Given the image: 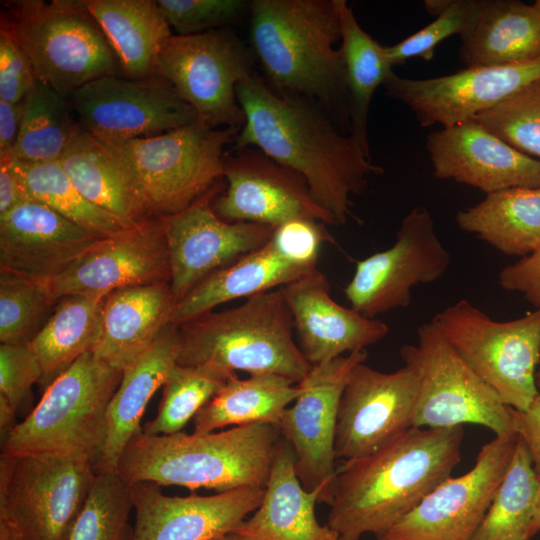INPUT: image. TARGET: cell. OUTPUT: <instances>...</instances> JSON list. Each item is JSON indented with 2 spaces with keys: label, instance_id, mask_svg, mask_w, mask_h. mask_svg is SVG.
<instances>
[{
  "label": "cell",
  "instance_id": "cell-24",
  "mask_svg": "<svg viewBox=\"0 0 540 540\" xmlns=\"http://www.w3.org/2000/svg\"><path fill=\"white\" fill-rule=\"evenodd\" d=\"M101 239L48 206L27 199L0 215V272L47 281Z\"/></svg>",
  "mask_w": 540,
  "mask_h": 540
},
{
  "label": "cell",
  "instance_id": "cell-2",
  "mask_svg": "<svg viewBox=\"0 0 540 540\" xmlns=\"http://www.w3.org/2000/svg\"><path fill=\"white\" fill-rule=\"evenodd\" d=\"M464 431L412 427L398 439L337 469L327 525L340 540L379 538L451 477Z\"/></svg>",
  "mask_w": 540,
  "mask_h": 540
},
{
  "label": "cell",
  "instance_id": "cell-35",
  "mask_svg": "<svg viewBox=\"0 0 540 540\" xmlns=\"http://www.w3.org/2000/svg\"><path fill=\"white\" fill-rule=\"evenodd\" d=\"M105 298L70 295L58 300L53 313L29 342L42 371L45 389L80 357L93 352L100 333Z\"/></svg>",
  "mask_w": 540,
  "mask_h": 540
},
{
  "label": "cell",
  "instance_id": "cell-50",
  "mask_svg": "<svg viewBox=\"0 0 540 540\" xmlns=\"http://www.w3.org/2000/svg\"><path fill=\"white\" fill-rule=\"evenodd\" d=\"M537 394L525 411L510 408L515 434L524 442L533 468L540 474V367L536 373Z\"/></svg>",
  "mask_w": 540,
  "mask_h": 540
},
{
  "label": "cell",
  "instance_id": "cell-5",
  "mask_svg": "<svg viewBox=\"0 0 540 540\" xmlns=\"http://www.w3.org/2000/svg\"><path fill=\"white\" fill-rule=\"evenodd\" d=\"M293 317L280 288L241 305L210 311L178 326L177 364L229 376L275 374L298 384L311 365L293 338Z\"/></svg>",
  "mask_w": 540,
  "mask_h": 540
},
{
  "label": "cell",
  "instance_id": "cell-26",
  "mask_svg": "<svg viewBox=\"0 0 540 540\" xmlns=\"http://www.w3.org/2000/svg\"><path fill=\"white\" fill-rule=\"evenodd\" d=\"M59 162L88 201L128 226L137 227L157 218L129 162L81 126Z\"/></svg>",
  "mask_w": 540,
  "mask_h": 540
},
{
  "label": "cell",
  "instance_id": "cell-46",
  "mask_svg": "<svg viewBox=\"0 0 540 540\" xmlns=\"http://www.w3.org/2000/svg\"><path fill=\"white\" fill-rule=\"evenodd\" d=\"M42 376L39 361L28 343L0 345V395L18 413L31 401L32 386Z\"/></svg>",
  "mask_w": 540,
  "mask_h": 540
},
{
  "label": "cell",
  "instance_id": "cell-22",
  "mask_svg": "<svg viewBox=\"0 0 540 540\" xmlns=\"http://www.w3.org/2000/svg\"><path fill=\"white\" fill-rule=\"evenodd\" d=\"M130 490L133 540H216L232 533L259 507L265 488L179 497L164 495L157 484L140 482Z\"/></svg>",
  "mask_w": 540,
  "mask_h": 540
},
{
  "label": "cell",
  "instance_id": "cell-9",
  "mask_svg": "<svg viewBox=\"0 0 540 540\" xmlns=\"http://www.w3.org/2000/svg\"><path fill=\"white\" fill-rule=\"evenodd\" d=\"M239 130L197 121L156 136L106 143L129 162L152 214L162 218L185 210L224 179L225 147Z\"/></svg>",
  "mask_w": 540,
  "mask_h": 540
},
{
  "label": "cell",
  "instance_id": "cell-8",
  "mask_svg": "<svg viewBox=\"0 0 540 540\" xmlns=\"http://www.w3.org/2000/svg\"><path fill=\"white\" fill-rule=\"evenodd\" d=\"M431 321L505 405L519 411L528 409L538 391L540 309L501 322L461 299Z\"/></svg>",
  "mask_w": 540,
  "mask_h": 540
},
{
  "label": "cell",
  "instance_id": "cell-15",
  "mask_svg": "<svg viewBox=\"0 0 540 540\" xmlns=\"http://www.w3.org/2000/svg\"><path fill=\"white\" fill-rule=\"evenodd\" d=\"M366 358L367 351L360 350L312 366L297 384L299 395L278 426L294 451L301 484L309 491L323 489L329 505L337 476L335 434L341 396L351 370Z\"/></svg>",
  "mask_w": 540,
  "mask_h": 540
},
{
  "label": "cell",
  "instance_id": "cell-37",
  "mask_svg": "<svg viewBox=\"0 0 540 540\" xmlns=\"http://www.w3.org/2000/svg\"><path fill=\"white\" fill-rule=\"evenodd\" d=\"M10 163L27 199L48 206L92 234L109 238L133 228L88 201L67 176L59 161L10 159Z\"/></svg>",
  "mask_w": 540,
  "mask_h": 540
},
{
  "label": "cell",
  "instance_id": "cell-1",
  "mask_svg": "<svg viewBox=\"0 0 540 540\" xmlns=\"http://www.w3.org/2000/svg\"><path fill=\"white\" fill-rule=\"evenodd\" d=\"M245 122L233 149L255 147L306 181L314 201L346 223L351 196L366 190L370 175L384 170L371 162L349 134L338 131L315 101L272 88L254 72L236 87Z\"/></svg>",
  "mask_w": 540,
  "mask_h": 540
},
{
  "label": "cell",
  "instance_id": "cell-45",
  "mask_svg": "<svg viewBox=\"0 0 540 540\" xmlns=\"http://www.w3.org/2000/svg\"><path fill=\"white\" fill-rule=\"evenodd\" d=\"M171 29L192 35L219 29L249 11L244 0H157Z\"/></svg>",
  "mask_w": 540,
  "mask_h": 540
},
{
  "label": "cell",
  "instance_id": "cell-49",
  "mask_svg": "<svg viewBox=\"0 0 540 540\" xmlns=\"http://www.w3.org/2000/svg\"><path fill=\"white\" fill-rule=\"evenodd\" d=\"M500 286L521 293L535 309H540V246L531 254L499 273Z\"/></svg>",
  "mask_w": 540,
  "mask_h": 540
},
{
  "label": "cell",
  "instance_id": "cell-11",
  "mask_svg": "<svg viewBox=\"0 0 540 540\" xmlns=\"http://www.w3.org/2000/svg\"><path fill=\"white\" fill-rule=\"evenodd\" d=\"M83 458L0 457V518L23 540H66L96 477Z\"/></svg>",
  "mask_w": 540,
  "mask_h": 540
},
{
  "label": "cell",
  "instance_id": "cell-14",
  "mask_svg": "<svg viewBox=\"0 0 540 540\" xmlns=\"http://www.w3.org/2000/svg\"><path fill=\"white\" fill-rule=\"evenodd\" d=\"M78 123L108 143L156 136L198 121L194 109L165 78L105 76L69 97Z\"/></svg>",
  "mask_w": 540,
  "mask_h": 540
},
{
  "label": "cell",
  "instance_id": "cell-51",
  "mask_svg": "<svg viewBox=\"0 0 540 540\" xmlns=\"http://www.w3.org/2000/svg\"><path fill=\"white\" fill-rule=\"evenodd\" d=\"M23 114V101L0 100V159L9 158L17 141Z\"/></svg>",
  "mask_w": 540,
  "mask_h": 540
},
{
  "label": "cell",
  "instance_id": "cell-55",
  "mask_svg": "<svg viewBox=\"0 0 540 540\" xmlns=\"http://www.w3.org/2000/svg\"><path fill=\"white\" fill-rule=\"evenodd\" d=\"M0 540H23L17 529L6 519L0 518Z\"/></svg>",
  "mask_w": 540,
  "mask_h": 540
},
{
  "label": "cell",
  "instance_id": "cell-57",
  "mask_svg": "<svg viewBox=\"0 0 540 540\" xmlns=\"http://www.w3.org/2000/svg\"><path fill=\"white\" fill-rule=\"evenodd\" d=\"M533 5L540 12V0L535 1Z\"/></svg>",
  "mask_w": 540,
  "mask_h": 540
},
{
  "label": "cell",
  "instance_id": "cell-21",
  "mask_svg": "<svg viewBox=\"0 0 540 540\" xmlns=\"http://www.w3.org/2000/svg\"><path fill=\"white\" fill-rule=\"evenodd\" d=\"M170 265L161 218L101 239L63 272L47 280L53 298H106L134 286L169 282Z\"/></svg>",
  "mask_w": 540,
  "mask_h": 540
},
{
  "label": "cell",
  "instance_id": "cell-44",
  "mask_svg": "<svg viewBox=\"0 0 540 540\" xmlns=\"http://www.w3.org/2000/svg\"><path fill=\"white\" fill-rule=\"evenodd\" d=\"M480 0H448L446 7L430 24L404 40L385 46V54L394 65L419 57L429 61L435 47L452 35H461L472 21Z\"/></svg>",
  "mask_w": 540,
  "mask_h": 540
},
{
  "label": "cell",
  "instance_id": "cell-27",
  "mask_svg": "<svg viewBox=\"0 0 540 540\" xmlns=\"http://www.w3.org/2000/svg\"><path fill=\"white\" fill-rule=\"evenodd\" d=\"M176 301L169 282L116 290L106 298L93 354L123 372L172 323Z\"/></svg>",
  "mask_w": 540,
  "mask_h": 540
},
{
  "label": "cell",
  "instance_id": "cell-18",
  "mask_svg": "<svg viewBox=\"0 0 540 540\" xmlns=\"http://www.w3.org/2000/svg\"><path fill=\"white\" fill-rule=\"evenodd\" d=\"M222 187L220 181L185 210L161 218L176 303L207 276L261 248L272 237L271 226L221 219L213 200Z\"/></svg>",
  "mask_w": 540,
  "mask_h": 540
},
{
  "label": "cell",
  "instance_id": "cell-36",
  "mask_svg": "<svg viewBox=\"0 0 540 540\" xmlns=\"http://www.w3.org/2000/svg\"><path fill=\"white\" fill-rule=\"evenodd\" d=\"M348 97L349 135L370 158L368 117L372 97L394 72L380 45L359 25L351 7H341V46Z\"/></svg>",
  "mask_w": 540,
  "mask_h": 540
},
{
  "label": "cell",
  "instance_id": "cell-52",
  "mask_svg": "<svg viewBox=\"0 0 540 540\" xmlns=\"http://www.w3.org/2000/svg\"><path fill=\"white\" fill-rule=\"evenodd\" d=\"M27 200L11 167L10 159H0V215Z\"/></svg>",
  "mask_w": 540,
  "mask_h": 540
},
{
  "label": "cell",
  "instance_id": "cell-7",
  "mask_svg": "<svg viewBox=\"0 0 540 540\" xmlns=\"http://www.w3.org/2000/svg\"><path fill=\"white\" fill-rule=\"evenodd\" d=\"M121 378V371L86 353L45 389L36 407L1 443V455L65 456L94 465Z\"/></svg>",
  "mask_w": 540,
  "mask_h": 540
},
{
  "label": "cell",
  "instance_id": "cell-13",
  "mask_svg": "<svg viewBox=\"0 0 540 540\" xmlns=\"http://www.w3.org/2000/svg\"><path fill=\"white\" fill-rule=\"evenodd\" d=\"M450 261L431 214L425 207H415L403 218L390 248L356 262L345 296L350 308L376 318L409 306L411 289L438 280Z\"/></svg>",
  "mask_w": 540,
  "mask_h": 540
},
{
  "label": "cell",
  "instance_id": "cell-23",
  "mask_svg": "<svg viewBox=\"0 0 540 540\" xmlns=\"http://www.w3.org/2000/svg\"><path fill=\"white\" fill-rule=\"evenodd\" d=\"M426 149L438 179L486 194L540 188V160L516 150L473 119L430 133Z\"/></svg>",
  "mask_w": 540,
  "mask_h": 540
},
{
  "label": "cell",
  "instance_id": "cell-12",
  "mask_svg": "<svg viewBox=\"0 0 540 540\" xmlns=\"http://www.w3.org/2000/svg\"><path fill=\"white\" fill-rule=\"evenodd\" d=\"M254 60L251 47L233 31L219 28L172 35L158 57L156 74L173 85L199 122L241 129L245 115L236 87L254 72Z\"/></svg>",
  "mask_w": 540,
  "mask_h": 540
},
{
  "label": "cell",
  "instance_id": "cell-17",
  "mask_svg": "<svg viewBox=\"0 0 540 540\" xmlns=\"http://www.w3.org/2000/svg\"><path fill=\"white\" fill-rule=\"evenodd\" d=\"M420 390L417 373L404 365L394 372L356 364L344 387L335 434L336 459L367 456L413 427Z\"/></svg>",
  "mask_w": 540,
  "mask_h": 540
},
{
  "label": "cell",
  "instance_id": "cell-30",
  "mask_svg": "<svg viewBox=\"0 0 540 540\" xmlns=\"http://www.w3.org/2000/svg\"><path fill=\"white\" fill-rule=\"evenodd\" d=\"M466 67L497 66L540 59V12L516 0H480L460 35Z\"/></svg>",
  "mask_w": 540,
  "mask_h": 540
},
{
  "label": "cell",
  "instance_id": "cell-41",
  "mask_svg": "<svg viewBox=\"0 0 540 540\" xmlns=\"http://www.w3.org/2000/svg\"><path fill=\"white\" fill-rule=\"evenodd\" d=\"M130 486L115 470L96 474L66 540H133Z\"/></svg>",
  "mask_w": 540,
  "mask_h": 540
},
{
  "label": "cell",
  "instance_id": "cell-47",
  "mask_svg": "<svg viewBox=\"0 0 540 540\" xmlns=\"http://www.w3.org/2000/svg\"><path fill=\"white\" fill-rule=\"evenodd\" d=\"M324 225L311 219H292L275 227L271 239L290 260L315 268L322 244L335 242Z\"/></svg>",
  "mask_w": 540,
  "mask_h": 540
},
{
  "label": "cell",
  "instance_id": "cell-32",
  "mask_svg": "<svg viewBox=\"0 0 540 540\" xmlns=\"http://www.w3.org/2000/svg\"><path fill=\"white\" fill-rule=\"evenodd\" d=\"M111 45L122 76H156L158 57L172 37L171 27L155 0H85Z\"/></svg>",
  "mask_w": 540,
  "mask_h": 540
},
{
  "label": "cell",
  "instance_id": "cell-25",
  "mask_svg": "<svg viewBox=\"0 0 540 540\" xmlns=\"http://www.w3.org/2000/svg\"><path fill=\"white\" fill-rule=\"evenodd\" d=\"M280 289L293 317L299 347L311 366L365 350L389 331L383 321L336 303L326 275L318 268Z\"/></svg>",
  "mask_w": 540,
  "mask_h": 540
},
{
  "label": "cell",
  "instance_id": "cell-29",
  "mask_svg": "<svg viewBox=\"0 0 540 540\" xmlns=\"http://www.w3.org/2000/svg\"><path fill=\"white\" fill-rule=\"evenodd\" d=\"M179 330L169 324L154 344L122 372L107 410L106 436L94 464L98 473L116 469L130 440L142 431L144 410L177 364Z\"/></svg>",
  "mask_w": 540,
  "mask_h": 540
},
{
  "label": "cell",
  "instance_id": "cell-10",
  "mask_svg": "<svg viewBox=\"0 0 540 540\" xmlns=\"http://www.w3.org/2000/svg\"><path fill=\"white\" fill-rule=\"evenodd\" d=\"M417 336V344L400 348L404 365L420 381L413 427L478 424L495 436L516 435L511 407L463 360L433 322L421 324Z\"/></svg>",
  "mask_w": 540,
  "mask_h": 540
},
{
  "label": "cell",
  "instance_id": "cell-38",
  "mask_svg": "<svg viewBox=\"0 0 540 540\" xmlns=\"http://www.w3.org/2000/svg\"><path fill=\"white\" fill-rule=\"evenodd\" d=\"M69 98L36 79L23 99V114L10 159L59 161L80 124L72 115Z\"/></svg>",
  "mask_w": 540,
  "mask_h": 540
},
{
  "label": "cell",
  "instance_id": "cell-3",
  "mask_svg": "<svg viewBox=\"0 0 540 540\" xmlns=\"http://www.w3.org/2000/svg\"><path fill=\"white\" fill-rule=\"evenodd\" d=\"M343 0H253L251 49L270 86L348 121L341 41Z\"/></svg>",
  "mask_w": 540,
  "mask_h": 540
},
{
  "label": "cell",
  "instance_id": "cell-28",
  "mask_svg": "<svg viewBox=\"0 0 540 540\" xmlns=\"http://www.w3.org/2000/svg\"><path fill=\"white\" fill-rule=\"evenodd\" d=\"M317 503H326L323 489L303 487L294 451L282 437L259 507L232 533L246 540H340L328 525L318 522Z\"/></svg>",
  "mask_w": 540,
  "mask_h": 540
},
{
  "label": "cell",
  "instance_id": "cell-48",
  "mask_svg": "<svg viewBox=\"0 0 540 540\" xmlns=\"http://www.w3.org/2000/svg\"><path fill=\"white\" fill-rule=\"evenodd\" d=\"M36 79L33 66L21 47L0 34V100L22 102Z\"/></svg>",
  "mask_w": 540,
  "mask_h": 540
},
{
  "label": "cell",
  "instance_id": "cell-33",
  "mask_svg": "<svg viewBox=\"0 0 540 540\" xmlns=\"http://www.w3.org/2000/svg\"><path fill=\"white\" fill-rule=\"evenodd\" d=\"M458 227L505 255L527 256L540 246V188L517 187L487 194L460 210Z\"/></svg>",
  "mask_w": 540,
  "mask_h": 540
},
{
  "label": "cell",
  "instance_id": "cell-39",
  "mask_svg": "<svg viewBox=\"0 0 540 540\" xmlns=\"http://www.w3.org/2000/svg\"><path fill=\"white\" fill-rule=\"evenodd\" d=\"M537 488L538 475L518 437L510 465L472 540H528Z\"/></svg>",
  "mask_w": 540,
  "mask_h": 540
},
{
  "label": "cell",
  "instance_id": "cell-43",
  "mask_svg": "<svg viewBox=\"0 0 540 540\" xmlns=\"http://www.w3.org/2000/svg\"><path fill=\"white\" fill-rule=\"evenodd\" d=\"M473 120L516 150L540 160V77Z\"/></svg>",
  "mask_w": 540,
  "mask_h": 540
},
{
  "label": "cell",
  "instance_id": "cell-20",
  "mask_svg": "<svg viewBox=\"0 0 540 540\" xmlns=\"http://www.w3.org/2000/svg\"><path fill=\"white\" fill-rule=\"evenodd\" d=\"M540 77V59L532 62L466 67L456 73L411 79L393 72L386 93L406 105L422 127H451L473 119Z\"/></svg>",
  "mask_w": 540,
  "mask_h": 540
},
{
  "label": "cell",
  "instance_id": "cell-19",
  "mask_svg": "<svg viewBox=\"0 0 540 540\" xmlns=\"http://www.w3.org/2000/svg\"><path fill=\"white\" fill-rule=\"evenodd\" d=\"M227 186L213 200L216 214L227 222L273 228L292 219L337 225L312 198L304 178L255 147L233 149L223 156Z\"/></svg>",
  "mask_w": 540,
  "mask_h": 540
},
{
  "label": "cell",
  "instance_id": "cell-6",
  "mask_svg": "<svg viewBox=\"0 0 540 540\" xmlns=\"http://www.w3.org/2000/svg\"><path fill=\"white\" fill-rule=\"evenodd\" d=\"M1 12L0 34L28 56L36 78L69 98L83 85L122 76L116 54L85 0H18Z\"/></svg>",
  "mask_w": 540,
  "mask_h": 540
},
{
  "label": "cell",
  "instance_id": "cell-53",
  "mask_svg": "<svg viewBox=\"0 0 540 540\" xmlns=\"http://www.w3.org/2000/svg\"><path fill=\"white\" fill-rule=\"evenodd\" d=\"M17 412L6 398L0 395V438L1 443L6 440L13 429L18 425L16 422Z\"/></svg>",
  "mask_w": 540,
  "mask_h": 540
},
{
  "label": "cell",
  "instance_id": "cell-40",
  "mask_svg": "<svg viewBox=\"0 0 540 540\" xmlns=\"http://www.w3.org/2000/svg\"><path fill=\"white\" fill-rule=\"evenodd\" d=\"M233 376L203 366L176 364L169 373L155 418L144 424L149 435L181 432L187 423Z\"/></svg>",
  "mask_w": 540,
  "mask_h": 540
},
{
  "label": "cell",
  "instance_id": "cell-4",
  "mask_svg": "<svg viewBox=\"0 0 540 540\" xmlns=\"http://www.w3.org/2000/svg\"><path fill=\"white\" fill-rule=\"evenodd\" d=\"M282 435L278 426L255 423L205 434L139 432L115 471L129 486L151 482L217 492L265 488Z\"/></svg>",
  "mask_w": 540,
  "mask_h": 540
},
{
  "label": "cell",
  "instance_id": "cell-31",
  "mask_svg": "<svg viewBox=\"0 0 540 540\" xmlns=\"http://www.w3.org/2000/svg\"><path fill=\"white\" fill-rule=\"evenodd\" d=\"M315 268L290 260L270 239L197 284L176 304L172 324L179 326L228 301L283 287Z\"/></svg>",
  "mask_w": 540,
  "mask_h": 540
},
{
  "label": "cell",
  "instance_id": "cell-34",
  "mask_svg": "<svg viewBox=\"0 0 540 540\" xmlns=\"http://www.w3.org/2000/svg\"><path fill=\"white\" fill-rule=\"evenodd\" d=\"M299 391L297 384L283 376L255 374L240 379L235 375L196 414L194 433L255 423L279 426L284 411Z\"/></svg>",
  "mask_w": 540,
  "mask_h": 540
},
{
  "label": "cell",
  "instance_id": "cell-56",
  "mask_svg": "<svg viewBox=\"0 0 540 540\" xmlns=\"http://www.w3.org/2000/svg\"><path fill=\"white\" fill-rule=\"evenodd\" d=\"M216 540H246L244 539L243 537L235 534V533H229V534H226Z\"/></svg>",
  "mask_w": 540,
  "mask_h": 540
},
{
  "label": "cell",
  "instance_id": "cell-42",
  "mask_svg": "<svg viewBox=\"0 0 540 540\" xmlns=\"http://www.w3.org/2000/svg\"><path fill=\"white\" fill-rule=\"evenodd\" d=\"M56 302L46 281L0 272V341L30 342Z\"/></svg>",
  "mask_w": 540,
  "mask_h": 540
},
{
  "label": "cell",
  "instance_id": "cell-58",
  "mask_svg": "<svg viewBox=\"0 0 540 540\" xmlns=\"http://www.w3.org/2000/svg\"><path fill=\"white\" fill-rule=\"evenodd\" d=\"M528 540H531V539H528Z\"/></svg>",
  "mask_w": 540,
  "mask_h": 540
},
{
  "label": "cell",
  "instance_id": "cell-54",
  "mask_svg": "<svg viewBox=\"0 0 540 540\" xmlns=\"http://www.w3.org/2000/svg\"><path fill=\"white\" fill-rule=\"evenodd\" d=\"M540 532V474L538 475V488L536 493L535 510L529 529L528 538L531 539Z\"/></svg>",
  "mask_w": 540,
  "mask_h": 540
},
{
  "label": "cell",
  "instance_id": "cell-16",
  "mask_svg": "<svg viewBox=\"0 0 540 540\" xmlns=\"http://www.w3.org/2000/svg\"><path fill=\"white\" fill-rule=\"evenodd\" d=\"M517 435L495 436L474 466L449 477L376 540H472L514 454Z\"/></svg>",
  "mask_w": 540,
  "mask_h": 540
}]
</instances>
